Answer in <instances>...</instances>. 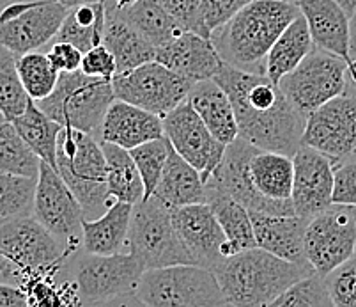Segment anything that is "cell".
Instances as JSON below:
<instances>
[{
  "label": "cell",
  "instance_id": "cell-29",
  "mask_svg": "<svg viewBox=\"0 0 356 307\" xmlns=\"http://www.w3.org/2000/svg\"><path fill=\"white\" fill-rule=\"evenodd\" d=\"M314 50V41L310 36L305 16L300 15L278 36L266 57V75L275 84L294 70L310 52Z\"/></svg>",
  "mask_w": 356,
  "mask_h": 307
},
{
  "label": "cell",
  "instance_id": "cell-32",
  "mask_svg": "<svg viewBox=\"0 0 356 307\" xmlns=\"http://www.w3.org/2000/svg\"><path fill=\"white\" fill-rule=\"evenodd\" d=\"M32 151L48 166L57 169V141L64 126L41 111L38 103L31 100L27 111L13 121Z\"/></svg>",
  "mask_w": 356,
  "mask_h": 307
},
{
  "label": "cell",
  "instance_id": "cell-15",
  "mask_svg": "<svg viewBox=\"0 0 356 307\" xmlns=\"http://www.w3.org/2000/svg\"><path fill=\"white\" fill-rule=\"evenodd\" d=\"M32 215L71 251H76L83 238V210L57 169L41 160L35 182Z\"/></svg>",
  "mask_w": 356,
  "mask_h": 307
},
{
  "label": "cell",
  "instance_id": "cell-43",
  "mask_svg": "<svg viewBox=\"0 0 356 307\" xmlns=\"http://www.w3.org/2000/svg\"><path fill=\"white\" fill-rule=\"evenodd\" d=\"M80 70L90 77L112 80L118 75V61H115L114 54L102 43L83 54L82 68Z\"/></svg>",
  "mask_w": 356,
  "mask_h": 307
},
{
  "label": "cell",
  "instance_id": "cell-31",
  "mask_svg": "<svg viewBox=\"0 0 356 307\" xmlns=\"http://www.w3.org/2000/svg\"><path fill=\"white\" fill-rule=\"evenodd\" d=\"M105 22V2L74 6V8H70V11H67L59 32L55 36V40L74 45V47H79L86 54L90 48L103 43Z\"/></svg>",
  "mask_w": 356,
  "mask_h": 307
},
{
  "label": "cell",
  "instance_id": "cell-50",
  "mask_svg": "<svg viewBox=\"0 0 356 307\" xmlns=\"http://www.w3.org/2000/svg\"><path fill=\"white\" fill-rule=\"evenodd\" d=\"M59 2L66 6V8H74V6L95 4V2H105V0H59Z\"/></svg>",
  "mask_w": 356,
  "mask_h": 307
},
{
  "label": "cell",
  "instance_id": "cell-11",
  "mask_svg": "<svg viewBox=\"0 0 356 307\" xmlns=\"http://www.w3.org/2000/svg\"><path fill=\"white\" fill-rule=\"evenodd\" d=\"M305 258L319 276H328L356 254V206L333 203L307 222Z\"/></svg>",
  "mask_w": 356,
  "mask_h": 307
},
{
  "label": "cell",
  "instance_id": "cell-36",
  "mask_svg": "<svg viewBox=\"0 0 356 307\" xmlns=\"http://www.w3.org/2000/svg\"><path fill=\"white\" fill-rule=\"evenodd\" d=\"M16 64L22 82L34 102H40L54 93L60 71L51 64L48 54L38 50L27 52L24 56H18Z\"/></svg>",
  "mask_w": 356,
  "mask_h": 307
},
{
  "label": "cell",
  "instance_id": "cell-10",
  "mask_svg": "<svg viewBox=\"0 0 356 307\" xmlns=\"http://www.w3.org/2000/svg\"><path fill=\"white\" fill-rule=\"evenodd\" d=\"M348 61L332 52L316 48L291 73L280 79L278 86L287 102L303 118L330 100L346 93Z\"/></svg>",
  "mask_w": 356,
  "mask_h": 307
},
{
  "label": "cell",
  "instance_id": "cell-41",
  "mask_svg": "<svg viewBox=\"0 0 356 307\" xmlns=\"http://www.w3.org/2000/svg\"><path fill=\"white\" fill-rule=\"evenodd\" d=\"M163 8L174 18L181 31H192L211 38L202 15V0H161Z\"/></svg>",
  "mask_w": 356,
  "mask_h": 307
},
{
  "label": "cell",
  "instance_id": "cell-38",
  "mask_svg": "<svg viewBox=\"0 0 356 307\" xmlns=\"http://www.w3.org/2000/svg\"><path fill=\"white\" fill-rule=\"evenodd\" d=\"M170 150H172V144L167 139V135L144 142L140 146L129 150V153H131V157H134L135 164L138 167L142 182H144V199L153 196V192L156 190Z\"/></svg>",
  "mask_w": 356,
  "mask_h": 307
},
{
  "label": "cell",
  "instance_id": "cell-5",
  "mask_svg": "<svg viewBox=\"0 0 356 307\" xmlns=\"http://www.w3.org/2000/svg\"><path fill=\"white\" fill-rule=\"evenodd\" d=\"M57 173L79 199L86 219H98L112 205L106 183V158L95 135L63 128L57 141Z\"/></svg>",
  "mask_w": 356,
  "mask_h": 307
},
{
  "label": "cell",
  "instance_id": "cell-6",
  "mask_svg": "<svg viewBox=\"0 0 356 307\" xmlns=\"http://www.w3.org/2000/svg\"><path fill=\"white\" fill-rule=\"evenodd\" d=\"M135 302L147 307L227 306L215 272L199 265L147 268L135 288Z\"/></svg>",
  "mask_w": 356,
  "mask_h": 307
},
{
  "label": "cell",
  "instance_id": "cell-3",
  "mask_svg": "<svg viewBox=\"0 0 356 307\" xmlns=\"http://www.w3.org/2000/svg\"><path fill=\"white\" fill-rule=\"evenodd\" d=\"M284 0H254L211 34L223 63L250 73H266V57L278 36L300 15Z\"/></svg>",
  "mask_w": 356,
  "mask_h": 307
},
{
  "label": "cell",
  "instance_id": "cell-55",
  "mask_svg": "<svg viewBox=\"0 0 356 307\" xmlns=\"http://www.w3.org/2000/svg\"><path fill=\"white\" fill-rule=\"evenodd\" d=\"M353 57H356V54H355V56H353ZM353 57H351V59H353Z\"/></svg>",
  "mask_w": 356,
  "mask_h": 307
},
{
  "label": "cell",
  "instance_id": "cell-14",
  "mask_svg": "<svg viewBox=\"0 0 356 307\" xmlns=\"http://www.w3.org/2000/svg\"><path fill=\"white\" fill-rule=\"evenodd\" d=\"M192 86L193 82L158 61H149L112 79L115 98L142 107L161 118L188 98Z\"/></svg>",
  "mask_w": 356,
  "mask_h": 307
},
{
  "label": "cell",
  "instance_id": "cell-4",
  "mask_svg": "<svg viewBox=\"0 0 356 307\" xmlns=\"http://www.w3.org/2000/svg\"><path fill=\"white\" fill-rule=\"evenodd\" d=\"M227 306H271L291 284L316 270L310 263H293L261 247L236 252L213 268Z\"/></svg>",
  "mask_w": 356,
  "mask_h": 307
},
{
  "label": "cell",
  "instance_id": "cell-40",
  "mask_svg": "<svg viewBox=\"0 0 356 307\" xmlns=\"http://www.w3.org/2000/svg\"><path fill=\"white\" fill-rule=\"evenodd\" d=\"M333 307H356V254L325 276Z\"/></svg>",
  "mask_w": 356,
  "mask_h": 307
},
{
  "label": "cell",
  "instance_id": "cell-21",
  "mask_svg": "<svg viewBox=\"0 0 356 307\" xmlns=\"http://www.w3.org/2000/svg\"><path fill=\"white\" fill-rule=\"evenodd\" d=\"M163 135L161 116L115 98L103 119L99 142H112L124 150H134L144 142L160 139Z\"/></svg>",
  "mask_w": 356,
  "mask_h": 307
},
{
  "label": "cell",
  "instance_id": "cell-17",
  "mask_svg": "<svg viewBox=\"0 0 356 307\" xmlns=\"http://www.w3.org/2000/svg\"><path fill=\"white\" fill-rule=\"evenodd\" d=\"M161 119L165 135L174 150L202 174L204 183L208 182L220 166L227 144L220 142L209 132L188 100L179 103Z\"/></svg>",
  "mask_w": 356,
  "mask_h": 307
},
{
  "label": "cell",
  "instance_id": "cell-46",
  "mask_svg": "<svg viewBox=\"0 0 356 307\" xmlns=\"http://www.w3.org/2000/svg\"><path fill=\"white\" fill-rule=\"evenodd\" d=\"M29 297L24 288L9 283H0V307H25Z\"/></svg>",
  "mask_w": 356,
  "mask_h": 307
},
{
  "label": "cell",
  "instance_id": "cell-7",
  "mask_svg": "<svg viewBox=\"0 0 356 307\" xmlns=\"http://www.w3.org/2000/svg\"><path fill=\"white\" fill-rule=\"evenodd\" d=\"M114 100L112 80L76 70L63 71L54 93L35 103L64 128H76L99 139L103 119Z\"/></svg>",
  "mask_w": 356,
  "mask_h": 307
},
{
  "label": "cell",
  "instance_id": "cell-33",
  "mask_svg": "<svg viewBox=\"0 0 356 307\" xmlns=\"http://www.w3.org/2000/svg\"><path fill=\"white\" fill-rule=\"evenodd\" d=\"M115 11L156 48L168 43L179 32H183L179 25L174 22L172 16L163 8L161 0H137L124 9L115 8Z\"/></svg>",
  "mask_w": 356,
  "mask_h": 307
},
{
  "label": "cell",
  "instance_id": "cell-22",
  "mask_svg": "<svg viewBox=\"0 0 356 307\" xmlns=\"http://www.w3.org/2000/svg\"><path fill=\"white\" fill-rule=\"evenodd\" d=\"M300 11L305 16L314 47L332 52L351 61V16L335 0H300Z\"/></svg>",
  "mask_w": 356,
  "mask_h": 307
},
{
  "label": "cell",
  "instance_id": "cell-37",
  "mask_svg": "<svg viewBox=\"0 0 356 307\" xmlns=\"http://www.w3.org/2000/svg\"><path fill=\"white\" fill-rule=\"evenodd\" d=\"M35 182L34 178L0 173V224L16 217L32 215Z\"/></svg>",
  "mask_w": 356,
  "mask_h": 307
},
{
  "label": "cell",
  "instance_id": "cell-45",
  "mask_svg": "<svg viewBox=\"0 0 356 307\" xmlns=\"http://www.w3.org/2000/svg\"><path fill=\"white\" fill-rule=\"evenodd\" d=\"M51 64L63 73V71H76L82 68L83 52L74 45L66 41H55L50 50L47 52Z\"/></svg>",
  "mask_w": 356,
  "mask_h": 307
},
{
  "label": "cell",
  "instance_id": "cell-26",
  "mask_svg": "<svg viewBox=\"0 0 356 307\" xmlns=\"http://www.w3.org/2000/svg\"><path fill=\"white\" fill-rule=\"evenodd\" d=\"M105 6L106 22L103 45L114 54L115 61H118V73L134 70L140 64L154 61L156 47L149 43L134 25H129L122 16H119L112 0H105Z\"/></svg>",
  "mask_w": 356,
  "mask_h": 307
},
{
  "label": "cell",
  "instance_id": "cell-54",
  "mask_svg": "<svg viewBox=\"0 0 356 307\" xmlns=\"http://www.w3.org/2000/svg\"><path fill=\"white\" fill-rule=\"evenodd\" d=\"M2 119H4V118H2V114H0V121H2Z\"/></svg>",
  "mask_w": 356,
  "mask_h": 307
},
{
  "label": "cell",
  "instance_id": "cell-19",
  "mask_svg": "<svg viewBox=\"0 0 356 307\" xmlns=\"http://www.w3.org/2000/svg\"><path fill=\"white\" fill-rule=\"evenodd\" d=\"M172 222L195 265L213 270L227 258V238L208 203L172 210Z\"/></svg>",
  "mask_w": 356,
  "mask_h": 307
},
{
  "label": "cell",
  "instance_id": "cell-51",
  "mask_svg": "<svg viewBox=\"0 0 356 307\" xmlns=\"http://www.w3.org/2000/svg\"><path fill=\"white\" fill-rule=\"evenodd\" d=\"M335 2L337 4H341L342 9H344L349 16L356 13V0H335Z\"/></svg>",
  "mask_w": 356,
  "mask_h": 307
},
{
  "label": "cell",
  "instance_id": "cell-35",
  "mask_svg": "<svg viewBox=\"0 0 356 307\" xmlns=\"http://www.w3.org/2000/svg\"><path fill=\"white\" fill-rule=\"evenodd\" d=\"M18 56L0 45V114L6 121H15L27 111L31 96L18 73Z\"/></svg>",
  "mask_w": 356,
  "mask_h": 307
},
{
  "label": "cell",
  "instance_id": "cell-9",
  "mask_svg": "<svg viewBox=\"0 0 356 307\" xmlns=\"http://www.w3.org/2000/svg\"><path fill=\"white\" fill-rule=\"evenodd\" d=\"M144 272L145 267L131 252L108 256L86 252L74 267V295L87 306L122 302L124 297H135Z\"/></svg>",
  "mask_w": 356,
  "mask_h": 307
},
{
  "label": "cell",
  "instance_id": "cell-24",
  "mask_svg": "<svg viewBox=\"0 0 356 307\" xmlns=\"http://www.w3.org/2000/svg\"><path fill=\"white\" fill-rule=\"evenodd\" d=\"M186 100L220 142L231 144L238 139V123L231 98L215 79L193 84Z\"/></svg>",
  "mask_w": 356,
  "mask_h": 307
},
{
  "label": "cell",
  "instance_id": "cell-34",
  "mask_svg": "<svg viewBox=\"0 0 356 307\" xmlns=\"http://www.w3.org/2000/svg\"><path fill=\"white\" fill-rule=\"evenodd\" d=\"M41 158L29 148L13 121H0V173L38 180Z\"/></svg>",
  "mask_w": 356,
  "mask_h": 307
},
{
  "label": "cell",
  "instance_id": "cell-8",
  "mask_svg": "<svg viewBox=\"0 0 356 307\" xmlns=\"http://www.w3.org/2000/svg\"><path fill=\"white\" fill-rule=\"evenodd\" d=\"M128 251L140 260L145 270L170 265H195L174 228L172 210L153 196L134 206Z\"/></svg>",
  "mask_w": 356,
  "mask_h": 307
},
{
  "label": "cell",
  "instance_id": "cell-16",
  "mask_svg": "<svg viewBox=\"0 0 356 307\" xmlns=\"http://www.w3.org/2000/svg\"><path fill=\"white\" fill-rule=\"evenodd\" d=\"M302 144L321 151L335 164L356 155V96L344 93L310 112Z\"/></svg>",
  "mask_w": 356,
  "mask_h": 307
},
{
  "label": "cell",
  "instance_id": "cell-48",
  "mask_svg": "<svg viewBox=\"0 0 356 307\" xmlns=\"http://www.w3.org/2000/svg\"><path fill=\"white\" fill-rule=\"evenodd\" d=\"M346 93L356 96V57H353L348 63V84H346Z\"/></svg>",
  "mask_w": 356,
  "mask_h": 307
},
{
  "label": "cell",
  "instance_id": "cell-23",
  "mask_svg": "<svg viewBox=\"0 0 356 307\" xmlns=\"http://www.w3.org/2000/svg\"><path fill=\"white\" fill-rule=\"evenodd\" d=\"M257 247L293 263H309L305 258L303 237L307 219L300 215H271L250 212Z\"/></svg>",
  "mask_w": 356,
  "mask_h": 307
},
{
  "label": "cell",
  "instance_id": "cell-25",
  "mask_svg": "<svg viewBox=\"0 0 356 307\" xmlns=\"http://www.w3.org/2000/svg\"><path fill=\"white\" fill-rule=\"evenodd\" d=\"M153 197L170 210L199 205L206 203V183L202 174L172 148Z\"/></svg>",
  "mask_w": 356,
  "mask_h": 307
},
{
  "label": "cell",
  "instance_id": "cell-27",
  "mask_svg": "<svg viewBox=\"0 0 356 307\" xmlns=\"http://www.w3.org/2000/svg\"><path fill=\"white\" fill-rule=\"evenodd\" d=\"M134 205L114 201L98 219H83V251L89 254H118L128 247Z\"/></svg>",
  "mask_w": 356,
  "mask_h": 307
},
{
  "label": "cell",
  "instance_id": "cell-53",
  "mask_svg": "<svg viewBox=\"0 0 356 307\" xmlns=\"http://www.w3.org/2000/svg\"><path fill=\"white\" fill-rule=\"evenodd\" d=\"M284 2H291V4H300V0H284Z\"/></svg>",
  "mask_w": 356,
  "mask_h": 307
},
{
  "label": "cell",
  "instance_id": "cell-13",
  "mask_svg": "<svg viewBox=\"0 0 356 307\" xmlns=\"http://www.w3.org/2000/svg\"><path fill=\"white\" fill-rule=\"evenodd\" d=\"M70 8L59 0H15L0 8V45L24 56L55 40Z\"/></svg>",
  "mask_w": 356,
  "mask_h": 307
},
{
  "label": "cell",
  "instance_id": "cell-1",
  "mask_svg": "<svg viewBox=\"0 0 356 307\" xmlns=\"http://www.w3.org/2000/svg\"><path fill=\"white\" fill-rule=\"evenodd\" d=\"M229 95L238 137L261 150L293 157L302 146L305 118L287 102L266 73H250L223 63L215 77Z\"/></svg>",
  "mask_w": 356,
  "mask_h": 307
},
{
  "label": "cell",
  "instance_id": "cell-47",
  "mask_svg": "<svg viewBox=\"0 0 356 307\" xmlns=\"http://www.w3.org/2000/svg\"><path fill=\"white\" fill-rule=\"evenodd\" d=\"M20 277L22 272L18 270V267L0 251V283L13 284L15 281H20Z\"/></svg>",
  "mask_w": 356,
  "mask_h": 307
},
{
  "label": "cell",
  "instance_id": "cell-28",
  "mask_svg": "<svg viewBox=\"0 0 356 307\" xmlns=\"http://www.w3.org/2000/svg\"><path fill=\"white\" fill-rule=\"evenodd\" d=\"M206 203L211 206L216 221L227 238V256L257 247L250 212L241 203L209 183H206Z\"/></svg>",
  "mask_w": 356,
  "mask_h": 307
},
{
  "label": "cell",
  "instance_id": "cell-18",
  "mask_svg": "<svg viewBox=\"0 0 356 307\" xmlns=\"http://www.w3.org/2000/svg\"><path fill=\"white\" fill-rule=\"evenodd\" d=\"M293 206L296 215L310 221L333 205V173L335 162L314 148H298L293 155Z\"/></svg>",
  "mask_w": 356,
  "mask_h": 307
},
{
  "label": "cell",
  "instance_id": "cell-39",
  "mask_svg": "<svg viewBox=\"0 0 356 307\" xmlns=\"http://www.w3.org/2000/svg\"><path fill=\"white\" fill-rule=\"evenodd\" d=\"M270 307H333L325 277L317 272L291 284Z\"/></svg>",
  "mask_w": 356,
  "mask_h": 307
},
{
  "label": "cell",
  "instance_id": "cell-20",
  "mask_svg": "<svg viewBox=\"0 0 356 307\" xmlns=\"http://www.w3.org/2000/svg\"><path fill=\"white\" fill-rule=\"evenodd\" d=\"M154 61L193 84L215 79L223 64L211 38L192 31L179 32L174 40L158 47Z\"/></svg>",
  "mask_w": 356,
  "mask_h": 307
},
{
  "label": "cell",
  "instance_id": "cell-44",
  "mask_svg": "<svg viewBox=\"0 0 356 307\" xmlns=\"http://www.w3.org/2000/svg\"><path fill=\"white\" fill-rule=\"evenodd\" d=\"M254 0H202V15L206 27L213 34L215 29L223 25L232 16Z\"/></svg>",
  "mask_w": 356,
  "mask_h": 307
},
{
  "label": "cell",
  "instance_id": "cell-52",
  "mask_svg": "<svg viewBox=\"0 0 356 307\" xmlns=\"http://www.w3.org/2000/svg\"><path fill=\"white\" fill-rule=\"evenodd\" d=\"M112 2H114V6L118 9H124L134 4V2H137V0H112Z\"/></svg>",
  "mask_w": 356,
  "mask_h": 307
},
{
  "label": "cell",
  "instance_id": "cell-30",
  "mask_svg": "<svg viewBox=\"0 0 356 307\" xmlns=\"http://www.w3.org/2000/svg\"><path fill=\"white\" fill-rule=\"evenodd\" d=\"M102 148L106 158V183L110 199L129 203L134 206L140 203L145 194L144 182L129 150L112 142H102Z\"/></svg>",
  "mask_w": 356,
  "mask_h": 307
},
{
  "label": "cell",
  "instance_id": "cell-2",
  "mask_svg": "<svg viewBox=\"0 0 356 307\" xmlns=\"http://www.w3.org/2000/svg\"><path fill=\"white\" fill-rule=\"evenodd\" d=\"M293 180V157L261 150L238 137L227 144L220 166L206 183L227 192L248 212L294 215Z\"/></svg>",
  "mask_w": 356,
  "mask_h": 307
},
{
  "label": "cell",
  "instance_id": "cell-49",
  "mask_svg": "<svg viewBox=\"0 0 356 307\" xmlns=\"http://www.w3.org/2000/svg\"><path fill=\"white\" fill-rule=\"evenodd\" d=\"M349 32H351V57L356 54V13L349 18Z\"/></svg>",
  "mask_w": 356,
  "mask_h": 307
},
{
  "label": "cell",
  "instance_id": "cell-42",
  "mask_svg": "<svg viewBox=\"0 0 356 307\" xmlns=\"http://www.w3.org/2000/svg\"><path fill=\"white\" fill-rule=\"evenodd\" d=\"M333 178V203L356 206V155L337 162Z\"/></svg>",
  "mask_w": 356,
  "mask_h": 307
},
{
  "label": "cell",
  "instance_id": "cell-12",
  "mask_svg": "<svg viewBox=\"0 0 356 307\" xmlns=\"http://www.w3.org/2000/svg\"><path fill=\"white\" fill-rule=\"evenodd\" d=\"M0 251L25 277L47 276L73 252L34 215L16 217L0 224Z\"/></svg>",
  "mask_w": 356,
  "mask_h": 307
}]
</instances>
